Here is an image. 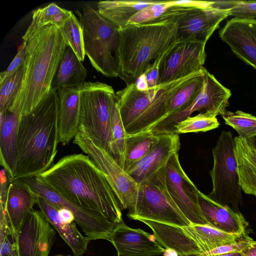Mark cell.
I'll return each instance as SVG.
<instances>
[{
	"label": "cell",
	"mask_w": 256,
	"mask_h": 256,
	"mask_svg": "<svg viewBox=\"0 0 256 256\" xmlns=\"http://www.w3.org/2000/svg\"><path fill=\"white\" fill-rule=\"evenodd\" d=\"M63 198L108 220H122L117 196L104 174L88 156H66L37 176Z\"/></svg>",
	"instance_id": "1"
},
{
	"label": "cell",
	"mask_w": 256,
	"mask_h": 256,
	"mask_svg": "<svg viewBox=\"0 0 256 256\" xmlns=\"http://www.w3.org/2000/svg\"><path fill=\"white\" fill-rule=\"evenodd\" d=\"M22 82L8 110L18 119L30 113L50 93L68 46L60 29L49 25L36 30L26 40Z\"/></svg>",
	"instance_id": "2"
},
{
	"label": "cell",
	"mask_w": 256,
	"mask_h": 256,
	"mask_svg": "<svg viewBox=\"0 0 256 256\" xmlns=\"http://www.w3.org/2000/svg\"><path fill=\"white\" fill-rule=\"evenodd\" d=\"M58 143L57 90H51L30 113L19 118L16 162L11 180L47 170L53 164Z\"/></svg>",
	"instance_id": "3"
},
{
	"label": "cell",
	"mask_w": 256,
	"mask_h": 256,
	"mask_svg": "<svg viewBox=\"0 0 256 256\" xmlns=\"http://www.w3.org/2000/svg\"><path fill=\"white\" fill-rule=\"evenodd\" d=\"M172 22L128 24L119 29L118 76L127 84L134 82L178 41Z\"/></svg>",
	"instance_id": "4"
},
{
	"label": "cell",
	"mask_w": 256,
	"mask_h": 256,
	"mask_svg": "<svg viewBox=\"0 0 256 256\" xmlns=\"http://www.w3.org/2000/svg\"><path fill=\"white\" fill-rule=\"evenodd\" d=\"M200 71L146 90L138 89L133 82L116 92L118 109L127 135L146 131L164 118L173 95Z\"/></svg>",
	"instance_id": "5"
},
{
	"label": "cell",
	"mask_w": 256,
	"mask_h": 256,
	"mask_svg": "<svg viewBox=\"0 0 256 256\" xmlns=\"http://www.w3.org/2000/svg\"><path fill=\"white\" fill-rule=\"evenodd\" d=\"M79 90L78 132L106 151L122 167L112 132L111 101L116 92L110 86L100 82H85Z\"/></svg>",
	"instance_id": "6"
},
{
	"label": "cell",
	"mask_w": 256,
	"mask_h": 256,
	"mask_svg": "<svg viewBox=\"0 0 256 256\" xmlns=\"http://www.w3.org/2000/svg\"><path fill=\"white\" fill-rule=\"evenodd\" d=\"M84 37L86 55L92 66L106 76H118L119 28L89 4L76 11Z\"/></svg>",
	"instance_id": "7"
},
{
	"label": "cell",
	"mask_w": 256,
	"mask_h": 256,
	"mask_svg": "<svg viewBox=\"0 0 256 256\" xmlns=\"http://www.w3.org/2000/svg\"><path fill=\"white\" fill-rule=\"evenodd\" d=\"M166 166L138 186L136 201L128 211V218L174 225L180 227L191 224L177 207L168 190Z\"/></svg>",
	"instance_id": "8"
},
{
	"label": "cell",
	"mask_w": 256,
	"mask_h": 256,
	"mask_svg": "<svg viewBox=\"0 0 256 256\" xmlns=\"http://www.w3.org/2000/svg\"><path fill=\"white\" fill-rule=\"evenodd\" d=\"M213 167L210 171L212 188L207 196L223 205H232L238 211L242 202V189L234 152V138L230 131L222 130L212 150Z\"/></svg>",
	"instance_id": "9"
},
{
	"label": "cell",
	"mask_w": 256,
	"mask_h": 256,
	"mask_svg": "<svg viewBox=\"0 0 256 256\" xmlns=\"http://www.w3.org/2000/svg\"><path fill=\"white\" fill-rule=\"evenodd\" d=\"M231 95L230 90L206 70L202 87L192 102L185 109L166 116L147 130L156 136L175 134L176 125L196 111L222 116L227 110Z\"/></svg>",
	"instance_id": "10"
},
{
	"label": "cell",
	"mask_w": 256,
	"mask_h": 256,
	"mask_svg": "<svg viewBox=\"0 0 256 256\" xmlns=\"http://www.w3.org/2000/svg\"><path fill=\"white\" fill-rule=\"evenodd\" d=\"M74 143L86 154L104 174L112 185L122 210H132L136 204L138 185L104 150L86 136L78 132Z\"/></svg>",
	"instance_id": "11"
},
{
	"label": "cell",
	"mask_w": 256,
	"mask_h": 256,
	"mask_svg": "<svg viewBox=\"0 0 256 256\" xmlns=\"http://www.w3.org/2000/svg\"><path fill=\"white\" fill-rule=\"evenodd\" d=\"M36 195L58 208H66L73 214L74 222L90 240H109L118 224L108 220L103 215L80 208L61 196L37 176L20 179Z\"/></svg>",
	"instance_id": "12"
},
{
	"label": "cell",
	"mask_w": 256,
	"mask_h": 256,
	"mask_svg": "<svg viewBox=\"0 0 256 256\" xmlns=\"http://www.w3.org/2000/svg\"><path fill=\"white\" fill-rule=\"evenodd\" d=\"M206 43L178 40L162 57L159 66L160 84L176 80L202 70Z\"/></svg>",
	"instance_id": "13"
},
{
	"label": "cell",
	"mask_w": 256,
	"mask_h": 256,
	"mask_svg": "<svg viewBox=\"0 0 256 256\" xmlns=\"http://www.w3.org/2000/svg\"><path fill=\"white\" fill-rule=\"evenodd\" d=\"M166 182L175 204L192 224L210 226L200 206V191L184 172L178 152L173 154L166 164Z\"/></svg>",
	"instance_id": "14"
},
{
	"label": "cell",
	"mask_w": 256,
	"mask_h": 256,
	"mask_svg": "<svg viewBox=\"0 0 256 256\" xmlns=\"http://www.w3.org/2000/svg\"><path fill=\"white\" fill-rule=\"evenodd\" d=\"M56 232L40 210L26 214L16 238L18 256H49Z\"/></svg>",
	"instance_id": "15"
},
{
	"label": "cell",
	"mask_w": 256,
	"mask_h": 256,
	"mask_svg": "<svg viewBox=\"0 0 256 256\" xmlns=\"http://www.w3.org/2000/svg\"><path fill=\"white\" fill-rule=\"evenodd\" d=\"M228 16L227 10L214 6L212 1H200L177 20L178 40L206 43L220 23Z\"/></svg>",
	"instance_id": "16"
},
{
	"label": "cell",
	"mask_w": 256,
	"mask_h": 256,
	"mask_svg": "<svg viewBox=\"0 0 256 256\" xmlns=\"http://www.w3.org/2000/svg\"><path fill=\"white\" fill-rule=\"evenodd\" d=\"M219 36L238 58L256 70V19L234 17L227 21Z\"/></svg>",
	"instance_id": "17"
},
{
	"label": "cell",
	"mask_w": 256,
	"mask_h": 256,
	"mask_svg": "<svg viewBox=\"0 0 256 256\" xmlns=\"http://www.w3.org/2000/svg\"><path fill=\"white\" fill-rule=\"evenodd\" d=\"M108 241L116 249L118 256H154L165 250L154 234L130 228L123 220L118 224Z\"/></svg>",
	"instance_id": "18"
},
{
	"label": "cell",
	"mask_w": 256,
	"mask_h": 256,
	"mask_svg": "<svg viewBox=\"0 0 256 256\" xmlns=\"http://www.w3.org/2000/svg\"><path fill=\"white\" fill-rule=\"evenodd\" d=\"M158 142L150 152L126 172L139 186L166 164L170 157L178 152L180 143L178 134L158 135Z\"/></svg>",
	"instance_id": "19"
},
{
	"label": "cell",
	"mask_w": 256,
	"mask_h": 256,
	"mask_svg": "<svg viewBox=\"0 0 256 256\" xmlns=\"http://www.w3.org/2000/svg\"><path fill=\"white\" fill-rule=\"evenodd\" d=\"M36 203L37 196L28 186L20 180L10 179L6 214L10 234L15 239L26 214Z\"/></svg>",
	"instance_id": "20"
},
{
	"label": "cell",
	"mask_w": 256,
	"mask_h": 256,
	"mask_svg": "<svg viewBox=\"0 0 256 256\" xmlns=\"http://www.w3.org/2000/svg\"><path fill=\"white\" fill-rule=\"evenodd\" d=\"M198 199L202 214L210 226L230 234L245 233L248 222L240 212L228 206L214 202L200 192Z\"/></svg>",
	"instance_id": "21"
},
{
	"label": "cell",
	"mask_w": 256,
	"mask_h": 256,
	"mask_svg": "<svg viewBox=\"0 0 256 256\" xmlns=\"http://www.w3.org/2000/svg\"><path fill=\"white\" fill-rule=\"evenodd\" d=\"M80 86L57 90L58 141L63 146L78 132Z\"/></svg>",
	"instance_id": "22"
},
{
	"label": "cell",
	"mask_w": 256,
	"mask_h": 256,
	"mask_svg": "<svg viewBox=\"0 0 256 256\" xmlns=\"http://www.w3.org/2000/svg\"><path fill=\"white\" fill-rule=\"evenodd\" d=\"M153 232L158 242L165 248L176 251L180 256H195L202 254L196 242L183 230L182 227L140 219Z\"/></svg>",
	"instance_id": "23"
},
{
	"label": "cell",
	"mask_w": 256,
	"mask_h": 256,
	"mask_svg": "<svg viewBox=\"0 0 256 256\" xmlns=\"http://www.w3.org/2000/svg\"><path fill=\"white\" fill-rule=\"evenodd\" d=\"M36 196V204L40 210L70 248L74 256H82L87 250L89 238L80 233L75 222L69 224L64 222L59 216L56 206Z\"/></svg>",
	"instance_id": "24"
},
{
	"label": "cell",
	"mask_w": 256,
	"mask_h": 256,
	"mask_svg": "<svg viewBox=\"0 0 256 256\" xmlns=\"http://www.w3.org/2000/svg\"><path fill=\"white\" fill-rule=\"evenodd\" d=\"M0 163L10 179L14 176L17 158L19 119L8 110L0 112Z\"/></svg>",
	"instance_id": "25"
},
{
	"label": "cell",
	"mask_w": 256,
	"mask_h": 256,
	"mask_svg": "<svg viewBox=\"0 0 256 256\" xmlns=\"http://www.w3.org/2000/svg\"><path fill=\"white\" fill-rule=\"evenodd\" d=\"M160 0H114L98 2L99 13L118 28L126 26L130 20L144 8L156 4Z\"/></svg>",
	"instance_id": "26"
},
{
	"label": "cell",
	"mask_w": 256,
	"mask_h": 256,
	"mask_svg": "<svg viewBox=\"0 0 256 256\" xmlns=\"http://www.w3.org/2000/svg\"><path fill=\"white\" fill-rule=\"evenodd\" d=\"M240 184L246 194L256 195V150L239 136L234 137Z\"/></svg>",
	"instance_id": "27"
},
{
	"label": "cell",
	"mask_w": 256,
	"mask_h": 256,
	"mask_svg": "<svg viewBox=\"0 0 256 256\" xmlns=\"http://www.w3.org/2000/svg\"><path fill=\"white\" fill-rule=\"evenodd\" d=\"M86 68L70 46H67L52 84V90L78 87L85 82Z\"/></svg>",
	"instance_id": "28"
},
{
	"label": "cell",
	"mask_w": 256,
	"mask_h": 256,
	"mask_svg": "<svg viewBox=\"0 0 256 256\" xmlns=\"http://www.w3.org/2000/svg\"><path fill=\"white\" fill-rule=\"evenodd\" d=\"M182 228L196 242L202 253L235 243L246 234V232L240 235L230 234L207 225L192 224Z\"/></svg>",
	"instance_id": "29"
},
{
	"label": "cell",
	"mask_w": 256,
	"mask_h": 256,
	"mask_svg": "<svg viewBox=\"0 0 256 256\" xmlns=\"http://www.w3.org/2000/svg\"><path fill=\"white\" fill-rule=\"evenodd\" d=\"M159 136L148 130L126 136L122 168L126 172L143 158L158 142Z\"/></svg>",
	"instance_id": "30"
},
{
	"label": "cell",
	"mask_w": 256,
	"mask_h": 256,
	"mask_svg": "<svg viewBox=\"0 0 256 256\" xmlns=\"http://www.w3.org/2000/svg\"><path fill=\"white\" fill-rule=\"evenodd\" d=\"M72 12L54 2L34 10L32 21L22 37V41L26 40L36 30L47 26L54 25L60 29Z\"/></svg>",
	"instance_id": "31"
},
{
	"label": "cell",
	"mask_w": 256,
	"mask_h": 256,
	"mask_svg": "<svg viewBox=\"0 0 256 256\" xmlns=\"http://www.w3.org/2000/svg\"><path fill=\"white\" fill-rule=\"evenodd\" d=\"M205 70L204 68L176 92L170 100L166 116L185 109L196 99L203 86Z\"/></svg>",
	"instance_id": "32"
},
{
	"label": "cell",
	"mask_w": 256,
	"mask_h": 256,
	"mask_svg": "<svg viewBox=\"0 0 256 256\" xmlns=\"http://www.w3.org/2000/svg\"><path fill=\"white\" fill-rule=\"evenodd\" d=\"M68 46H70L78 58L83 62L85 58L84 37L82 28L74 14L72 12L60 28Z\"/></svg>",
	"instance_id": "33"
},
{
	"label": "cell",
	"mask_w": 256,
	"mask_h": 256,
	"mask_svg": "<svg viewBox=\"0 0 256 256\" xmlns=\"http://www.w3.org/2000/svg\"><path fill=\"white\" fill-rule=\"evenodd\" d=\"M219 126L216 116L208 113H199L178 123L175 128V134L205 132L216 128Z\"/></svg>",
	"instance_id": "34"
},
{
	"label": "cell",
	"mask_w": 256,
	"mask_h": 256,
	"mask_svg": "<svg viewBox=\"0 0 256 256\" xmlns=\"http://www.w3.org/2000/svg\"><path fill=\"white\" fill-rule=\"evenodd\" d=\"M222 116L225 124L234 129L242 138H246L256 132V116L252 114L226 110Z\"/></svg>",
	"instance_id": "35"
},
{
	"label": "cell",
	"mask_w": 256,
	"mask_h": 256,
	"mask_svg": "<svg viewBox=\"0 0 256 256\" xmlns=\"http://www.w3.org/2000/svg\"><path fill=\"white\" fill-rule=\"evenodd\" d=\"M24 72V64L0 84V112L12 106L20 87Z\"/></svg>",
	"instance_id": "36"
},
{
	"label": "cell",
	"mask_w": 256,
	"mask_h": 256,
	"mask_svg": "<svg viewBox=\"0 0 256 256\" xmlns=\"http://www.w3.org/2000/svg\"><path fill=\"white\" fill-rule=\"evenodd\" d=\"M212 5L226 10L229 16L242 18H256V1L254 0H215Z\"/></svg>",
	"instance_id": "37"
},
{
	"label": "cell",
	"mask_w": 256,
	"mask_h": 256,
	"mask_svg": "<svg viewBox=\"0 0 256 256\" xmlns=\"http://www.w3.org/2000/svg\"><path fill=\"white\" fill-rule=\"evenodd\" d=\"M111 118L112 138L122 160L127 134L120 113L118 98L116 92L112 98Z\"/></svg>",
	"instance_id": "38"
},
{
	"label": "cell",
	"mask_w": 256,
	"mask_h": 256,
	"mask_svg": "<svg viewBox=\"0 0 256 256\" xmlns=\"http://www.w3.org/2000/svg\"><path fill=\"white\" fill-rule=\"evenodd\" d=\"M253 240L246 234L237 242L218 248L214 250L202 253L206 255H216L240 252Z\"/></svg>",
	"instance_id": "39"
},
{
	"label": "cell",
	"mask_w": 256,
	"mask_h": 256,
	"mask_svg": "<svg viewBox=\"0 0 256 256\" xmlns=\"http://www.w3.org/2000/svg\"><path fill=\"white\" fill-rule=\"evenodd\" d=\"M26 44L22 41L18 46V52L8 68L1 72L0 74V84L2 83L8 76L18 70L23 64L26 54Z\"/></svg>",
	"instance_id": "40"
},
{
	"label": "cell",
	"mask_w": 256,
	"mask_h": 256,
	"mask_svg": "<svg viewBox=\"0 0 256 256\" xmlns=\"http://www.w3.org/2000/svg\"><path fill=\"white\" fill-rule=\"evenodd\" d=\"M166 52L150 64L144 74L148 88L156 86L160 84L159 78V66L160 61Z\"/></svg>",
	"instance_id": "41"
},
{
	"label": "cell",
	"mask_w": 256,
	"mask_h": 256,
	"mask_svg": "<svg viewBox=\"0 0 256 256\" xmlns=\"http://www.w3.org/2000/svg\"><path fill=\"white\" fill-rule=\"evenodd\" d=\"M58 214L60 218L66 222L70 224L75 222L73 214L66 208H58Z\"/></svg>",
	"instance_id": "42"
},
{
	"label": "cell",
	"mask_w": 256,
	"mask_h": 256,
	"mask_svg": "<svg viewBox=\"0 0 256 256\" xmlns=\"http://www.w3.org/2000/svg\"><path fill=\"white\" fill-rule=\"evenodd\" d=\"M241 252L242 256H256V241L252 240Z\"/></svg>",
	"instance_id": "43"
},
{
	"label": "cell",
	"mask_w": 256,
	"mask_h": 256,
	"mask_svg": "<svg viewBox=\"0 0 256 256\" xmlns=\"http://www.w3.org/2000/svg\"><path fill=\"white\" fill-rule=\"evenodd\" d=\"M244 139L252 145L256 150V132Z\"/></svg>",
	"instance_id": "44"
},
{
	"label": "cell",
	"mask_w": 256,
	"mask_h": 256,
	"mask_svg": "<svg viewBox=\"0 0 256 256\" xmlns=\"http://www.w3.org/2000/svg\"><path fill=\"white\" fill-rule=\"evenodd\" d=\"M195 256H242V254L241 252H237L226 254H216V255H206L204 254H202L196 255Z\"/></svg>",
	"instance_id": "45"
},
{
	"label": "cell",
	"mask_w": 256,
	"mask_h": 256,
	"mask_svg": "<svg viewBox=\"0 0 256 256\" xmlns=\"http://www.w3.org/2000/svg\"><path fill=\"white\" fill-rule=\"evenodd\" d=\"M162 254L163 256H180L176 251L170 248L165 249Z\"/></svg>",
	"instance_id": "46"
},
{
	"label": "cell",
	"mask_w": 256,
	"mask_h": 256,
	"mask_svg": "<svg viewBox=\"0 0 256 256\" xmlns=\"http://www.w3.org/2000/svg\"><path fill=\"white\" fill-rule=\"evenodd\" d=\"M160 254V255H158V256H163V254Z\"/></svg>",
	"instance_id": "47"
},
{
	"label": "cell",
	"mask_w": 256,
	"mask_h": 256,
	"mask_svg": "<svg viewBox=\"0 0 256 256\" xmlns=\"http://www.w3.org/2000/svg\"><path fill=\"white\" fill-rule=\"evenodd\" d=\"M63 256L62 255H57V256Z\"/></svg>",
	"instance_id": "48"
},
{
	"label": "cell",
	"mask_w": 256,
	"mask_h": 256,
	"mask_svg": "<svg viewBox=\"0 0 256 256\" xmlns=\"http://www.w3.org/2000/svg\"><path fill=\"white\" fill-rule=\"evenodd\" d=\"M70 256V255H68V256Z\"/></svg>",
	"instance_id": "49"
},
{
	"label": "cell",
	"mask_w": 256,
	"mask_h": 256,
	"mask_svg": "<svg viewBox=\"0 0 256 256\" xmlns=\"http://www.w3.org/2000/svg\"><path fill=\"white\" fill-rule=\"evenodd\" d=\"M255 196H256V195Z\"/></svg>",
	"instance_id": "50"
}]
</instances>
